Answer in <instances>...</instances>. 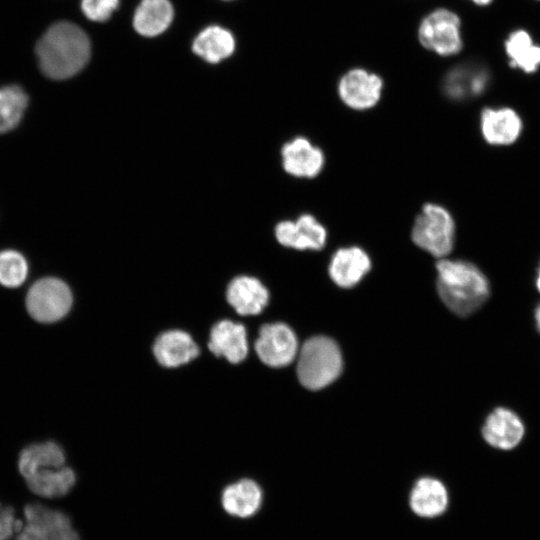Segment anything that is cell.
<instances>
[{"label":"cell","mask_w":540,"mask_h":540,"mask_svg":"<svg viewBox=\"0 0 540 540\" xmlns=\"http://www.w3.org/2000/svg\"><path fill=\"white\" fill-rule=\"evenodd\" d=\"M36 54L42 72L49 78L62 80L75 75L86 65L90 42L77 25L58 22L41 37Z\"/></svg>","instance_id":"6da1fadb"},{"label":"cell","mask_w":540,"mask_h":540,"mask_svg":"<svg viewBox=\"0 0 540 540\" xmlns=\"http://www.w3.org/2000/svg\"><path fill=\"white\" fill-rule=\"evenodd\" d=\"M436 270L439 297L456 315H471L488 299L489 281L472 262L441 258L436 263Z\"/></svg>","instance_id":"7a4b0ae2"},{"label":"cell","mask_w":540,"mask_h":540,"mask_svg":"<svg viewBox=\"0 0 540 540\" xmlns=\"http://www.w3.org/2000/svg\"><path fill=\"white\" fill-rule=\"evenodd\" d=\"M342 367L341 351L329 337H312L299 351L297 375L307 389L318 390L328 386L338 378Z\"/></svg>","instance_id":"3957f363"},{"label":"cell","mask_w":540,"mask_h":540,"mask_svg":"<svg viewBox=\"0 0 540 540\" xmlns=\"http://www.w3.org/2000/svg\"><path fill=\"white\" fill-rule=\"evenodd\" d=\"M411 238L416 246L432 256L445 258L454 248L455 221L445 207L427 203L415 219Z\"/></svg>","instance_id":"277c9868"},{"label":"cell","mask_w":540,"mask_h":540,"mask_svg":"<svg viewBox=\"0 0 540 540\" xmlns=\"http://www.w3.org/2000/svg\"><path fill=\"white\" fill-rule=\"evenodd\" d=\"M72 303L69 286L54 277L39 279L26 295L27 311L40 323H54L63 319L69 313Z\"/></svg>","instance_id":"5b68a950"},{"label":"cell","mask_w":540,"mask_h":540,"mask_svg":"<svg viewBox=\"0 0 540 540\" xmlns=\"http://www.w3.org/2000/svg\"><path fill=\"white\" fill-rule=\"evenodd\" d=\"M421 45L440 56H452L463 48L459 16L446 8H438L421 21L418 28Z\"/></svg>","instance_id":"8992f818"},{"label":"cell","mask_w":540,"mask_h":540,"mask_svg":"<svg viewBox=\"0 0 540 540\" xmlns=\"http://www.w3.org/2000/svg\"><path fill=\"white\" fill-rule=\"evenodd\" d=\"M24 518L16 540H80L70 517L60 510L29 503Z\"/></svg>","instance_id":"52a82bcc"},{"label":"cell","mask_w":540,"mask_h":540,"mask_svg":"<svg viewBox=\"0 0 540 540\" xmlns=\"http://www.w3.org/2000/svg\"><path fill=\"white\" fill-rule=\"evenodd\" d=\"M255 349L260 360L266 365L284 367L295 359L298 342L289 326L284 323H271L261 327Z\"/></svg>","instance_id":"ba28073f"},{"label":"cell","mask_w":540,"mask_h":540,"mask_svg":"<svg viewBox=\"0 0 540 540\" xmlns=\"http://www.w3.org/2000/svg\"><path fill=\"white\" fill-rule=\"evenodd\" d=\"M382 90V78L362 68L349 70L338 83L340 99L354 110H367L374 107L381 98Z\"/></svg>","instance_id":"9c48e42d"},{"label":"cell","mask_w":540,"mask_h":540,"mask_svg":"<svg viewBox=\"0 0 540 540\" xmlns=\"http://www.w3.org/2000/svg\"><path fill=\"white\" fill-rule=\"evenodd\" d=\"M479 122L483 139L492 146L514 144L524 128L520 114L508 106L484 108Z\"/></svg>","instance_id":"30bf717a"},{"label":"cell","mask_w":540,"mask_h":540,"mask_svg":"<svg viewBox=\"0 0 540 540\" xmlns=\"http://www.w3.org/2000/svg\"><path fill=\"white\" fill-rule=\"evenodd\" d=\"M275 236L281 245L298 250H321L327 242L325 226L310 214H303L295 221L280 222Z\"/></svg>","instance_id":"8fae6325"},{"label":"cell","mask_w":540,"mask_h":540,"mask_svg":"<svg viewBox=\"0 0 540 540\" xmlns=\"http://www.w3.org/2000/svg\"><path fill=\"white\" fill-rule=\"evenodd\" d=\"M281 155L285 171L295 177H316L325 164L323 151L305 137H296L286 143Z\"/></svg>","instance_id":"7c38bea8"},{"label":"cell","mask_w":540,"mask_h":540,"mask_svg":"<svg viewBox=\"0 0 540 540\" xmlns=\"http://www.w3.org/2000/svg\"><path fill=\"white\" fill-rule=\"evenodd\" d=\"M369 254L361 247L339 248L332 255L328 272L332 281L342 288L357 285L371 269Z\"/></svg>","instance_id":"4fadbf2b"},{"label":"cell","mask_w":540,"mask_h":540,"mask_svg":"<svg viewBox=\"0 0 540 540\" xmlns=\"http://www.w3.org/2000/svg\"><path fill=\"white\" fill-rule=\"evenodd\" d=\"M482 435L489 445L508 450L516 447L522 440L524 425L513 411L499 407L486 418Z\"/></svg>","instance_id":"5bb4252c"},{"label":"cell","mask_w":540,"mask_h":540,"mask_svg":"<svg viewBox=\"0 0 540 540\" xmlns=\"http://www.w3.org/2000/svg\"><path fill=\"white\" fill-rule=\"evenodd\" d=\"M208 345L216 356L239 363L248 352L246 330L241 324L222 320L212 328Z\"/></svg>","instance_id":"9a60e30c"},{"label":"cell","mask_w":540,"mask_h":540,"mask_svg":"<svg viewBox=\"0 0 540 540\" xmlns=\"http://www.w3.org/2000/svg\"><path fill=\"white\" fill-rule=\"evenodd\" d=\"M269 293L256 278L240 276L231 281L227 289L229 304L240 315H256L267 305Z\"/></svg>","instance_id":"2e32d148"},{"label":"cell","mask_w":540,"mask_h":540,"mask_svg":"<svg viewBox=\"0 0 540 540\" xmlns=\"http://www.w3.org/2000/svg\"><path fill=\"white\" fill-rule=\"evenodd\" d=\"M157 361L165 367H177L185 364L199 353L198 346L191 336L184 331L171 330L162 333L153 346Z\"/></svg>","instance_id":"e0dca14e"},{"label":"cell","mask_w":540,"mask_h":540,"mask_svg":"<svg viewBox=\"0 0 540 540\" xmlns=\"http://www.w3.org/2000/svg\"><path fill=\"white\" fill-rule=\"evenodd\" d=\"M488 71L479 65H462L449 72L444 81L446 94L455 100L480 96L488 87Z\"/></svg>","instance_id":"ac0fdd59"},{"label":"cell","mask_w":540,"mask_h":540,"mask_svg":"<svg viewBox=\"0 0 540 540\" xmlns=\"http://www.w3.org/2000/svg\"><path fill=\"white\" fill-rule=\"evenodd\" d=\"M262 500L263 493L260 486L250 479H242L227 486L221 496L224 510L238 518H248L256 514Z\"/></svg>","instance_id":"d6986e66"},{"label":"cell","mask_w":540,"mask_h":540,"mask_svg":"<svg viewBox=\"0 0 540 540\" xmlns=\"http://www.w3.org/2000/svg\"><path fill=\"white\" fill-rule=\"evenodd\" d=\"M448 505V493L437 479L425 477L414 485L410 495V506L415 514L425 518L442 514Z\"/></svg>","instance_id":"ffe728a7"},{"label":"cell","mask_w":540,"mask_h":540,"mask_svg":"<svg viewBox=\"0 0 540 540\" xmlns=\"http://www.w3.org/2000/svg\"><path fill=\"white\" fill-rule=\"evenodd\" d=\"M63 448L55 441H45L26 446L19 454L18 469L24 478L34 473L64 466Z\"/></svg>","instance_id":"44dd1931"},{"label":"cell","mask_w":540,"mask_h":540,"mask_svg":"<svg viewBox=\"0 0 540 540\" xmlns=\"http://www.w3.org/2000/svg\"><path fill=\"white\" fill-rule=\"evenodd\" d=\"M511 67L524 73L536 72L540 67V45L524 29L512 31L504 42Z\"/></svg>","instance_id":"7402d4cb"},{"label":"cell","mask_w":540,"mask_h":540,"mask_svg":"<svg viewBox=\"0 0 540 540\" xmlns=\"http://www.w3.org/2000/svg\"><path fill=\"white\" fill-rule=\"evenodd\" d=\"M31 492L46 498L68 494L76 483V474L66 466L38 471L25 478Z\"/></svg>","instance_id":"603a6c76"},{"label":"cell","mask_w":540,"mask_h":540,"mask_svg":"<svg viewBox=\"0 0 540 540\" xmlns=\"http://www.w3.org/2000/svg\"><path fill=\"white\" fill-rule=\"evenodd\" d=\"M172 19L169 0H142L135 11L133 26L139 34L152 37L164 32Z\"/></svg>","instance_id":"cb8c5ba5"},{"label":"cell","mask_w":540,"mask_h":540,"mask_svg":"<svg viewBox=\"0 0 540 540\" xmlns=\"http://www.w3.org/2000/svg\"><path fill=\"white\" fill-rule=\"evenodd\" d=\"M193 51L209 63H218L229 57L235 48L233 35L220 26L202 30L193 42Z\"/></svg>","instance_id":"d4e9b609"},{"label":"cell","mask_w":540,"mask_h":540,"mask_svg":"<svg viewBox=\"0 0 540 540\" xmlns=\"http://www.w3.org/2000/svg\"><path fill=\"white\" fill-rule=\"evenodd\" d=\"M28 105V96L17 85L0 88V134L14 129Z\"/></svg>","instance_id":"484cf974"},{"label":"cell","mask_w":540,"mask_h":540,"mask_svg":"<svg viewBox=\"0 0 540 540\" xmlns=\"http://www.w3.org/2000/svg\"><path fill=\"white\" fill-rule=\"evenodd\" d=\"M28 275V264L22 254L15 250L0 252V284L8 288L21 286Z\"/></svg>","instance_id":"4316f807"},{"label":"cell","mask_w":540,"mask_h":540,"mask_svg":"<svg viewBox=\"0 0 540 540\" xmlns=\"http://www.w3.org/2000/svg\"><path fill=\"white\" fill-rule=\"evenodd\" d=\"M118 4L119 0H82L81 8L88 19L102 22L110 18Z\"/></svg>","instance_id":"83f0119b"},{"label":"cell","mask_w":540,"mask_h":540,"mask_svg":"<svg viewBox=\"0 0 540 540\" xmlns=\"http://www.w3.org/2000/svg\"><path fill=\"white\" fill-rule=\"evenodd\" d=\"M23 522L16 518L15 511L11 506L0 502V540H9L18 533Z\"/></svg>","instance_id":"f1b7e54d"},{"label":"cell","mask_w":540,"mask_h":540,"mask_svg":"<svg viewBox=\"0 0 540 540\" xmlns=\"http://www.w3.org/2000/svg\"><path fill=\"white\" fill-rule=\"evenodd\" d=\"M535 320H536L537 329L540 332V304L537 306L536 311H535Z\"/></svg>","instance_id":"f546056e"},{"label":"cell","mask_w":540,"mask_h":540,"mask_svg":"<svg viewBox=\"0 0 540 540\" xmlns=\"http://www.w3.org/2000/svg\"><path fill=\"white\" fill-rule=\"evenodd\" d=\"M535 283H536V288H537V290H538L539 293H540V262H539V265H538V268H537V272H536Z\"/></svg>","instance_id":"4dcf8cb0"},{"label":"cell","mask_w":540,"mask_h":540,"mask_svg":"<svg viewBox=\"0 0 540 540\" xmlns=\"http://www.w3.org/2000/svg\"><path fill=\"white\" fill-rule=\"evenodd\" d=\"M473 3L479 6H487L489 5L493 0H471Z\"/></svg>","instance_id":"1f68e13d"},{"label":"cell","mask_w":540,"mask_h":540,"mask_svg":"<svg viewBox=\"0 0 540 540\" xmlns=\"http://www.w3.org/2000/svg\"><path fill=\"white\" fill-rule=\"evenodd\" d=\"M540 1V0H539Z\"/></svg>","instance_id":"d6a6232c"}]
</instances>
